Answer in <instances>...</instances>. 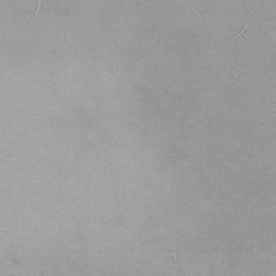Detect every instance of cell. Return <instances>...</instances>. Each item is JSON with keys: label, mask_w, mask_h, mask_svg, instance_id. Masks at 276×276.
I'll return each mask as SVG.
<instances>
[{"label": "cell", "mask_w": 276, "mask_h": 276, "mask_svg": "<svg viewBox=\"0 0 276 276\" xmlns=\"http://www.w3.org/2000/svg\"><path fill=\"white\" fill-rule=\"evenodd\" d=\"M9 227V223L7 220L3 217L0 212V228H7Z\"/></svg>", "instance_id": "cell-1"}]
</instances>
